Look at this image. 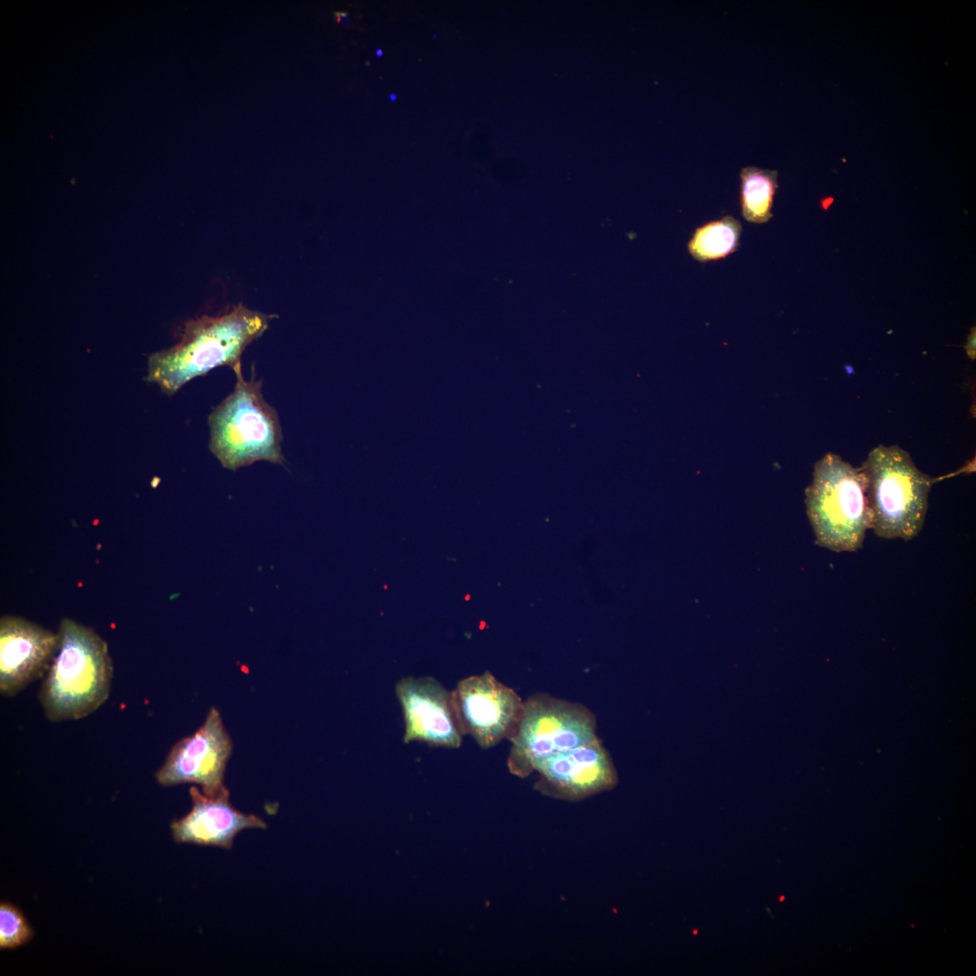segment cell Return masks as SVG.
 Here are the masks:
<instances>
[{
  "instance_id": "obj_1",
  "label": "cell",
  "mask_w": 976,
  "mask_h": 976,
  "mask_svg": "<svg viewBox=\"0 0 976 976\" xmlns=\"http://www.w3.org/2000/svg\"><path fill=\"white\" fill-rule=\"evenodd\" d=\"M273 317L239 304L222 314L186 323L177 344L149 357L147 380L173 395L214 368L241 371L245 349L264 333Z\"/></svg>"
},
{
  "instance_id": "obj_2",
  "label": "cell",
  "mask_w": 976,
  "mask_h": 976,
  "mask_svg": "<svg viewBox=\"0 0 976 976\" xmlns=\"http://www.w3.org/2000/svg\"><path fill=\"white\" fill-rule=\"evenodd\" d=\"M58 651L42 679L38 699L52 722L78 720L108 699L113 662L106 641L92 628L63 618Z\"/></svg>"
},
{
  "instance_id": "obj_3",
  "label": "cell",
  "mask_w": 976,
  "mask_h": 976,
  "mask_svg": "<svg viewBox=\"0 0 976 976\" xmlns=\"http://www.w3.org/2000/svg\"><path fill=\"white\" fill-rule=\"evenodd\" d=\"M235 375L234 389L209 415L210 450L230 470L258 461L284 465L278 415L265 400L261 381Z\"/></svg>"
},
{
  "instance_id": "obj_4",
  "label": "cell",
  "mask_w": 976,
  "mask_h": 976,
  "mask_svg": "<svg viewBox=\"0 0 976 976\" xmlns=\"http://www.w3.org/2000/svg\"><path fill=\"white\" fill-rule=\"evenodd\" d=\"M870 512V529L883 539L910 540L923 529L933 479L897 446L879 445L859 467Z\"/></svg>"
},
{
  "instance_id": "obj_5",
  "label": "cell",
  "mask_w": 976,
  "mask_h": 976,
  "mask_svg": "<svg viewBox=\"0 0 976 976\" xmlns=\"http://www.w3.org/2000/svg\"><path fill=\"white\" fill-rule=\"evenodd\" d=\"M805 494L816 544L836 552L862 547L870 529V512L859 468L828 453L815 464Z\"/></svg>"
},
{
  "instance_id": "obj_6",
  "label": "cell",
  "mask_w": 976,
  "mask_h": 976,
  "mask_svg": "<svg viewBox=\"0 0 976 976\" xmlns=\"http://www.w3.org/2000/svg\"><path fill=\"white\" fill-rule=\"evenodd\" d=\"M596 737V718L589 709L536 693L524 700L521 720L509 738L508 769L525 778L544 760Z\"/></svg>"
},
{
  "instance_id": "obj_7",
  "label": "cell",
  "mask_w": 976,
  "mask_h": 976,
  "mask_svg": "<svg viewBox=\"0 0 976 976\" xmlns=\"http://www.w3.org/2000/svg\"><path fill=\"white\" fill-rule=\"evenodd\" d=\"M450 698L461 734L472 737L482 748L509 740L524 707L517 692L489 671L458 681Z\"/></svg>"
},
{
  "instance_id": "obj_8",
  "label": "cell",
  "mask_w": 976,
  "mask_h": 976,
  "mask_svg": "<svg viewBox=\"0 0 976 976\" xmlns=\"http://www.w3.org/2000/svg\"><path fill=\"white\" fill-rule=\"evenodd\" d=\"M231 751L220 712L211 707L202 726L173 746L155 773L156 781L164 786L195 784L204 794L218 795L227 789L223 780Z\"/></svg>"
},
{
  "instance_id": "obj_9",
  "label": "cell",
  "mask_w": 976,
  "mask_h": 976,
  "mask_svg": "<svg viewBox=\"0 0 976 976\" xmlns=\"http://www.w3.org/2000/svg\"><path fill=\"white\" fill-rule=\"evenodd\" d=\"M535 772L536 791L568 802L611 790L618 783L610 754L598 737L544 760Z\"/></svg>"
},
{
  "instance_id": "obj_10",
  "label": "cell",
  "mask_w": 976,
  "mask_h": 976,
  "mask_svg": "<svg viewBox=\"0 0 976 976\" xmlns=\"http://www.w3.org/2000/svg\"><path fill=\"white\" fill-rule=\"evenodd\" d=\"M58 632L14 615L0 619V692L14 697L42 679L59 648Z\"/></svg>"
},
{
  "instance_id": "obj_11",
  "label": "cell",
  "mask_w": 976,
  "mask_h": 976,
  "mask_svg": "<svg viewBox=\"0 0 976 976\" xmlns=\"http://www.w3.org/2000/svg\"><path fill=\"white\" fill-rule=\"evenodd\" d=\"M402 709L404 742L419 741L430 746L458 748L461 734L453 713L450 691L432 677H406L396 684Z\"/></svg>"
},
{
  "instance_id": "obj_12",
  "label": "cell",
  "mask_w": 976,
  "mask_h": 976,
  "mask_svg": "<svg viewBox=\"0 0 976 976\" xmlns=\"http://www.w3.org/2000/svg\"><path fill=\"white\" fill-rule=\"evenodd\" d=\"M192 809L171 823L174 840L178 843L216 846L230 849L239 832L246 829H266V822L255 814L235 809L230 802L228 789L209 796L191 786Z\"/></svg>"
},
{
  "instance_id": "obj_13",
  "label": "cell",
  "mask_w": 976,
  "mask_h": 976,
  "mask_svg": "<svg viewBox=\"0 0 976 976\" xmlns=\"http://www.w3.org/2000/svg\"><path fill=\"white\" fill-rule=\"evenodd\" d=\"M741 232L738 220L724 216L698 227L688 242V250L703 263L725 258L738 249Z\"/></svg>"
},
{
  "instance_id": "obj_14",
  "label": "cell",
  "mask_w": 976,
  "mask_h": 976,
  "mask_svg": "<svg viewBox=\"0 0 976 976\" xmlns=\"http://www.w3.org/2000/svg\"><path fill=\"white\" fill-rule=\"evenodd\" d=\"M740 205L743 218L751 223H765L773 216L772 207L777 189V172L755 166L740 172Z\"/></svg>"
},
{
  "instance_id": "obj_15",
  "label": "cell",
  "mask_w": 976,
  "mask_h": 976,
  "mask_svg": "<svg viewBox=\"0 0 976 976\" xmlns=\"http://www.w3.org/2000/svg\"><path fill=\"white\" fill-rule=\"evenodd\" d=\"M33 931L19 908L13 904L0 905V948L13 949L28 943Z\"/></svg>"
},
{
  "instance_id": "obj_16",
  "label": "cell",
  "mask_w": 976,
  "mask_h": 976,
  "mask_svg": "<svg viewBox=\"0 0 976 976\" xmlns=\"http://www.w3.org/2000/svg\"><path fill=\"white\" fill-rule=\"evenodd\" d=\"M965 349L969 357L972 360L975 359V327L971 328V333L968 336Z\"/></svg>"
},
{
  "instance_id": "obj_17",
  "label": "cell",
  "mask_w": 976,
  "mask_h": 976,
  "mask_svg": "<svg viewBox=\"0 0 976 976\" xmlns=\"http://www.w3.org/2000/svg\"><path fill=\"white\" fill-rule=\"evenodd\" d=\"M335 17H336L337 22L340 23L341 24L346 25V26L350 25V20H349L347 13L336 12L335 13Z\"/></svg>"
},
{
  "instance_id": "obj_18",
  "label": "cell",
  "mask_w": 976,
  "mask_h": 976,
  "mask_svg": "<svg viewBox=\"0 0 976 976\" xmlns=\"http://www.w3.org/2000/svg\"><path fill=\"white\" fill-rule=\"evenodd\" d=\"M389 99H390L391 101H395V100H397V95H395V94H389Z\"/></svg>"
},
{
  "instance_id": "obj_19",
  "label": "cell",
  "mask_w": 976,
  "mask_h": 976,
  "mask_svg": "<svg viewBox=\"0 0 976 976\" xmlns=\"http://www.w3.org/2000/svg\"><path fill=\"white\" fill-rule=\"evenodd\" d=\"M382 53H383L382 50H377L376 51V55L379 56V57L381 56Z\"/></svg>"
}]
</instances>
